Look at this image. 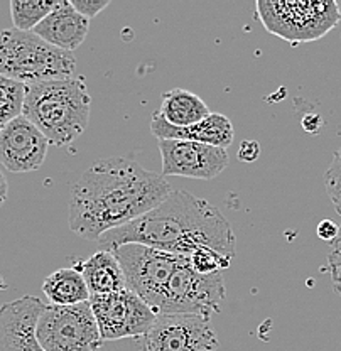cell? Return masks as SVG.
Instances as JSON below:
<instances>
[{"label": "cell", "mask_w": 341, "mask_h": 351, "mask_svg": "<svg viewBox=\"0 0 341 351\" xmlns=\"http://www.w3.org/2000/svg\"><path fill=\"white\" fill-rule=\"evenodd\" d=\"M43 292L51 304L73 306L90 301L85 279L76 269H60L44 279Z\"/></svg>", "instance_id": "17"}, {"label": "cell", "mask_w": 341, "mask_h": 351, "mask_svg": "<svg viewBox=\"0 0 341 351\" xmlns=\"http://www.w3.org/2000/svg\"><path fill=\"white\" fill-rule=\"evenodd\" d=\"M7 195H9V186H7L5 176L0 171V208H2L3 203L7 201Z\"/></svg>", "instance_id": "27"}, {"label": "cell", "mask_w": 341, "mask_h": 351, "mask_svg": "<svg viewBox=\"0 0 341 351\" xmlns=\"http://www.w3.org/2000/svg\"><path fill=\"white\" fill-rule=\"evenodd\" d=\"M112 252L122 265L128 291L137 294L157 314L164 289L185 255L167 254L139 243L120 245Z\"/></svg>", "instance_id": "7"}, {"label": "cell", "mask_w": 341, "mask_h": 351, "mask_svg": "<svg viewBox=\"0 0 341 351\" xmlns=\"http://www.w3.org/2000/svg\"><path fill=\"white\" fill-rule=\"evenodd\" d=\"M150 130L157 141L198 142L225 151L232 145L235 138L232 120L223 113H210L207 119L189 127H172L156 112L150 120Z\"/></svg>", "instance_id": "13"}, {"label": "cell", "mask_w": 341, "mask_h": 351, "mask_svg": "<svg viewBox=\"0 0 341 351\" xmlns=\"http://www.w3.org/2000/svg\"><path fill=\"white\" fill-rule=\"evenodd\" d=\"M338 230L340 225H336L335 221H331V219H322V221H320V225H318L316 233L321 240L331 243L338 237Z\"/></svg>", "instance_id": "25"}, {"label": "cell", "mask_w": 341, "mask_h": 351, "mask_svg": "<svg viewBox=\"0 0 341 351\" xmlns=\"http://www.w3.org/2000/svg\"><path fill=\"white\" fill-rule=\"evenodd\" d=\"M25 85L0 76V129L22 115Z\"/></svg>", "instance_id": "19"}, {"label": "cell", "mask_w": 341, "mask_h": 351, "mask_svg": "<svg viewBox=\"0 0 341 351\" xmlns=\"http://www.w3.org/2000/svg\"><path fill=\"white\" fill-rule=\"evenodd\" d=\"M325 188L335 206L336 213L341 215V147L333 156L331 166L325 174Z\"/></svg>", "instance_id": "21"}, {"label": "cell", "mask_w": 341, "mask_h": 351, "mask_svg": "<svg viewBox=\"0 0 341 351\" xmlns=\"http://www.w3.org/2000/svg\"><path fill=\"white\" fill-rule=\"evenodd\" d=\"M44 304L34 295H22L0 306V351H44L34 329Z\"/></svg>", "instance_id": "12"}, {"label": "cell", "mask_w": 341, "mask_h": 351, "mask_svg": "<svg viewBox=\"0 0 341 351\" xmlns=\"http://www.w3.org/2000/svg\"><path fill=\"white\" fill-rule=\"evenodd\" d=\"M71 5L75 7V10L78 14H82L85 19H93L104 9H107L110 5L108 0H73Z\"/></svg>", "instance_id": "23"}, {"label": "cell", "mask_w": 341, "mask_h": 351, "mask_svg": "<svg viewBox=\"0 0 341 351\" xmlns=\"http://www.w3.org/2000/svg\"><path fill=\"white\" fill-rule=\"evenodd\" d=\"M58 5V0H12L10 16L14 29L31 32L49 16Z\"/></svg>", "instance_id": "18"}, {"label": "cell", "mask_w": 341, "mask_h": 351, "mask_svg": "<svg viewBox=\"0 0 341 351\" xmlns=\"http://www.w3.org/2000/svg\"><path fill=\"white\" fill-rule=\"evenodd\" d=\"M157 113L172 127H189L207 119L211 110L193 91L174 88L163 95Z\"/></svg>", "instance_id": "16"}, {"label": "cell", "mask_w": 341, "mask_h": 351, "mask_svg": "<svg viewBox=\"0 0 341 351\" xmlns=\"http://www.w3.org/2000/svg\"><path fill=\"white\" fill-rule=\"evenodd\" d=\"M34 335L44 351H100L104 345L90 301L73 306L44 304Z\"/></svg>", "instance_id": "6"}, {"label": "cell", "mask_w": 341, "mask_h": 351, "mask_svg": "<svg viewBox=\"0 0 341 351\" xmlns=\"http://www.w3.org/2000/svg\"><path fill=\"white\" fill-rule=\"evenodd\" d=\"M260 156V145L257 141H244L238 149V159L242 162H255Z\"/></svg>", "instance_id": "24"}, {"label": "cell", "mask_w": 341, "mask_h": 351, "mask_svg": "<svg viewBox=\"0 0 341 351\" xmlns=\"http://www.w3.org/2000/svg\"><path fill=\"white\" fill-rule=\"evenodd\" d=\"M189 263L198 274H203V276H208V274H216V272H225L230 267L232 261L226 257H223L218 252L211 250V248H200L194 254L189 255Z\"/></svg>", "instance_id": "20"}, {"label": "cell", "mask_w": 341, "mask_h": 351, "mask_svg": "<svg viewBox=\"0 0 341 351\" xmlns=\"http://www.w3.org/2000/svg\"><path fill=\"white\" fill-rule=\"evenodd\" d=\"M100 250L112 252L127 243H139L174 255H189L211 248L233 261L235 233L222 211L203 197L171 191L157 208L98 239Z\"/></svg>", "instance_id": "2"}, {"label": "cell", "mask_w": 341, "mask_h": 351, "mask_svg": "<svg viewBox=\"0 0 341 351\" xmlns=\"http://www.w3.org/2000/svg\"><path fill=\"white\" fill-rule=\"evenodd\" d=\"M331 250L328 255V270L331 276V284L336 294L341 298V225L338 230V237L331 241Z\"/></svg>", "instance_id": "22"}, {"label": "cell", "mask_w": 341, "mask_h": 351, "mask_svg": "<svg viewBox=\"0 0 341 351\" xmlns=\"http://www.w3.org/2000/svg\"><path fill=\"white\" fill-rule=\"evenodd\" d=\"M88 24L90 21L76 12L69 0H58V5L54 7L53 12L32 32L51 46L73 53L85 41Z\"/></svg>", "instance_id": "14"}, {"label": "cell", "mask_w": 341, "mask_h": 351, "mask_svg": "<svg viewBox=\"0 0 341 351\" xmlns=\"http://www.w3.org/2000/svg\"><path fill=\"white\" fill-rule=\"evenodd\" d=\"M255 9L270 34L291 44L316 41L341 21L338 3L331 0H259Z\"/></svg>", "instance_id": "5"}, {"label": "cell", "mask_w": 341, "mask_h": 351, "mask_svg": "<svg viewBox=\"0 0 341 351\" xmlns=\"http://www.w3.org/2000/svg\"><path fill=\"white\" fill-rule=\"evenodd\" d=\"M76 58L47 44L34 32L3 29L0 32V76L22 85L73 78Z\"/></svg>", "instance_id": "4"}, {"label": "cell", "mask_w": 341, "mask_h": 351, "mask_svg": "<svg viewBox=\"0 0 341 351\" xmlns=\"http://www.w3.org/2000/svg\"><path fill=\"white\" fill-rule=\"evenodd\" d=\"M85 279L90 295H107L127 289L126 274L113 252L98 250L75 267Z\"/></svg>", "instance_id": "15"}, {"label": "cell", "mask_w": 341, "mask_h": 351, "mask_svg": "<svg viewBox=\"0 0 341 351\" xmlns=\"http://www.w3.org/2000/svg\"><path fill=\"white\" fill-rule=\"evenodd\" d=\"M321 125V119L320 117L316 115H307L304 117L303 120V127L306 129L307 132H311V134H314V132H318V129H320Z\"/></svg>", "instance_id": "26"}, {"label": "cell", "mask_w": 341, "mask_h": 351, "mask_svg": "<svg viewBox=\"0 0 341 351\" xmlns=\"http://www.w3.org/2000/svg\"><path fill=\"white\" fill-rule=\"evenodd\" d=\"M171 191L163 174L144 169L130 157L98 159L73 184L69 228L82 239L98 241L152 211Z\"/></svg>", "instance_id": "1"}, {"label": "cell", "mask_w": 341, "mask_h": 351, "mask_svg": "<svg viewBox=\"0 0 341 351\" xmlns=\"http://www.w3.org/2000/svg\"><path fill=\"white\" fill-rule=\"evenodd\" d=\"M163 176L211 181L228 167L225 149L186 141H159Z\"/></svg>", "instance_id": "10"}, {"label": "cell", "mask_w": 341, "mask_h": 351, "mask_svg": "<svg viewBox=\"0 0 341 351\" xmlns=\"http://www.w3.org/2000/svg\"><path fill=\"white\" fill-rule=\"evenodd\" d=\"M47 149V138L24 115L0 129V164L10 173H32L41 169Z\"/></svg>", "instance_id": "11"}, {"label": "cell", "mask_w": 341, "mask_h": 351, "mask_svg": "<svg viewBox=\"0 0 341 351\" xmlns=\"http://www.w3.org/2000/svg\"><path fill=\"white\" fill-rule=\"evenodd\" d=\"M90 306L104 341L145 336L157 317V314L128 289L107 295H93L90 298Z\"/></svg>", "instance_id": "8"}, {"label": "cell", "mask_w": 341, "mask_h": 351, "mask_svg": "<svg viewBox=\"0 0 341 351\" xmlns=\"http://www.w3.org/2000/svg\"><path fill=\"white\" fill-rule=\"evenodd\" d=\"M91 97L83 76L25 86L22 115L58 147L75 142L90 122Z\"/></svg>", "instance_id": "3"}, {"label": "cell", "mask_w": 341, "mask_h": 351, "mask_svg": "<svg viewBox=\"0 0 341 351\" xmlns=\"http://www.w3.org/2000/svg\"><path fill=\"white\" fill-rule=\"evenodd\" d=\"M145 351H218L210 317L200 314H157L144 336Z\"/></svg>", "instance_id": "9"}]
</instances>
